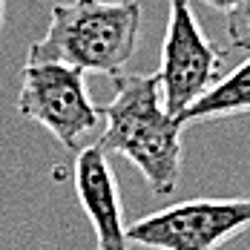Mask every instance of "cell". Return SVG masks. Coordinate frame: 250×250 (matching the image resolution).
I'll use <instances>...</instances> for the list:
<instances>
[{
  "label": "cell",
  "instance_id": "obj_1",
  "mask_svg": "<svg viewBox=\"0 0 250 250\" xmlns=\"http://www.w3.org/2000/svg\"><path fill=\"white\" fill-rule=\"evenodd\" d=\"M115 95L104 112L98 147L129 158L155 196H173L181 175V121L164 109L158 75L112 78Z\"/></svg>",
  "mask_w": 250,
  "mask_h": 250
},
{
  "label": "cell",
  "instance_id": "obj_2",
  "mask_svg": "<svg viewBox=\"0 0 250 250\" xmlns=\"http://www.w3.org/2000/svg\"><path fill=\"white\" fill-rule=\"evenodd\" d=\"M138 0H69L49 9V26L26 61H58L81 72L118 78L141 38Z\"/></svg>",
  "mask_w": 250,
  "mask_h": 250
},
{
  "label": "cell",
  "instance_id": "obj_3",
  "mask_svg": "<svg viewBox=\"0 0 250 250\" xmlns=\"http://www.w3.org/2000/svg\"><path fill=\"white\" fill-rule=\"evenodd\" d=\"M18 112L38 121L66 150H83L104 126V112L89 98L83 72L58 61H26L21 72Z\"/></svg>",
  "mask_w": 250,
  "mask_h": 250
},
{
  "label": "cell",
  "instance_id": "obj_4",
  "mask_svg": "<svg viewBox=\"0 0 250 250\" xmlns=\"http://www.w3.org/2000/svg\"><path fill=\"white\" fill-rule=\"evenodd\" d=\"M248 227L250 199H193L132 222L126 239L147 250H219Z\"/></svg>",
  "mask_w": 250,
  "mask_h": 250
},
{
  "label": "cell",
  "instance_id": "obj_5",
  "mask_svg": "<svg viewBox=\"0 0 250 250\" xmlns=\"http://www.w3.org/2000/svg\"><path fill=\"white\" fill-rule=\"evenodd\" d=\"M167 6L170 12L161 43V66L155 75L161 83L164 109L178 118L219 81L225 52L201 32L190 0H167Z\"/></svg>",
  "mask_w": 250,
  "mask_h": 250
},
{
  "label": "cell",
  "instance_id": "obj_6",
  "mask_svg": "<svg viewBox=\"0 0 250 250\" xmlns=\"http://www.w3.org/2000/svg\"><path fill=\"white\" fill-rule=\"evenodd\" d=\"M75 193L95 230V250H132L126 239L118 178L109 155L98 144H86L75 155Z\"/></svg>",
  "mask_w": 250,
  "mask_h": 250
},
{
  "label": "cell",
  "instance_id": "obj_7",
  "mask_svg": "<svg viewBox=\"0 0 250 250\" xmlns=\"http://www.w3.org/2000/svg\"><path fill=\"white\" fill-rule=\"evenodd\" d=\"M250 112V55L230 72L219 78L201 98H196L181 115V126L199 124V121H216V118H230Z\"/></svg>",
  "mask_w": 250,
  "mask_h": 250
},
{
  "label": "cell",
  "instance_id": "obj_8",
  "mask_svg": "<svg viewBox=\"0 0 250 250\" xmlns=\"http://www.w3.org/2000/svg\"><path fill=\"white\" fill-rule=\"evenodd\" d=\"M227 38L236 49L250 52V0H242L233 12H227Z\"/></svg>",
  "mask_w": 250,
  "mask_h": 250
},
{
  "label": "cell",
  "instance_id": "obj_9",
  "mask_svg": "<svg viewBox=\"0 0 250 250\" xmlns=\"http://www.w3.org/2000/svg\"><path fill=\"white\" fill-rule=\"evenodd\" d=\"M204 3H207V6H213V9H219V12H233V9H236V6H239V3H242V0H204Z\"/></svg>",
  "mask_w": 250,
  "mask_h": 250
},
{
  "label": "cell",
  "instance_id": "obj_10",
  "mask_svg": "<svg viewBox=\"0 0 250 250\" xmlns=\"http://www.w3.org/2000/svg\"><path fill=\"white\" fill-rule=\"evenodd\" d=\"M3 18H6V0H0V29H3Z\"/></svg>",
  "mask_w": 250,
  "mask_h": 250
}]
</instances>
